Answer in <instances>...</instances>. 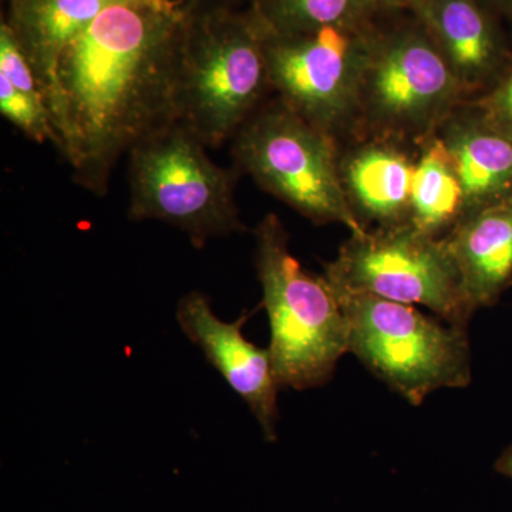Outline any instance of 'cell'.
Listing matches in <instances>:
<instances>
[{"instance_id":"cell-1","label":"cell","mask_w":512,"mask_h":512,"mask_svg":"<svg viewBox=\"0 0 512 512\" xmlns=\"http://www.w3.org/2000/svg\"><path fill=\"white\" fill-rule=\"evenodd\" d=\"M183 0H127L64 50L46 104L74 181L109 191L114 165L177 120Z\"/></svg>"},{"instance_id":"cell-2","label":"cell","mask_w":512,"mask_h":512,"mask_svg":"<svg viewBox=\"0 0 512 512\" xmlns=\"http://www.w3.org/2000/svg\"><path fill=\"white\" fill-rule=\"evenodd\" d=\"M271 90L264 30L249 9L185 10L175 90L180 123L205 146L220 147Z\"/></svg>"},{"instance_id":"cell-3","label":"cell","mask_w":512,"mask_h":512,"mask_svg":"<svg viewBox=\"0 0 512 512\" xmlns=\"http://www.w3.org/2000/svg\"><path fill=\"white\" fill-rule=\"evenodd\" d=\"M255 266L271 326V353L279 386L315 389L332 379L349 353L348 320L323 276L306 271L289 249L275 214L255 228Z\"/></svg>"},{"instance_id":"cell-4","label":"cell","mask_w":512,"mask_h":512,"mask_svg":"<svg viewBox=\"0 0 512 512\" xmlns=\"http://www.w3.org/2000/svg\"><path fill=\"white\" fill-rule=\"evenodd\" d=\"M466 101L456 74L416 13L376 10L353 133L419 143Z\"/></svg>"},{"instance_id":"cell-5","label":"cell","mask_w":512,"mask_h":512,"mask_svg":"<svg viewBox=\"0 0 512 512\" xmlns=\"http://www.w3.org/2000/svg\"><path fill=\"white\" fill-rule=\"evenodd\" d=\"M335 295L348 320L349 353L413 406L436 390L470 384L467 328L406 303L359 293Z\"/></svg>"},{"instance_id":"cell-6","label":"cell","mask_w":512,"mask_h":512,"mask_svg":"<svg viewBox=\"0 0 512 512\" xmlns=\"http://www.w3.org/2000/svg\"><path fill=\"white\" fill-rule=\"evenodd\" d=\"M180 121L167 124L130 151L131 220H157L181 229L195 248L242 232L235 202L238 174L220 167Z\"/></svg>"},{"instance_id":"cell-7","label":"cell","mask_w":512,"mask_h":512,"mask_svg":"<svg viewBox=\"0 0 512 512\" xmlns=\"http://www.w3.org/2000/svg\"><path fill=\"white\" fill-rule=\"evenodd\" d=\"M238 170L259 187L318 225H345L363 234L350 210L339 174V143L313 127L276 97L232 137Z\"/></svg>"},{"instance_id":"cell-8","label":"cell","mask_w":512,"mask_h":512,"mask_svg":"<svg viewBox=\"0 0 512 512\" xmlns=\"http://www.w3.org/2000/svg\"><path fill=\"white\" fill-rule=\"evenodd\" d=\"M323 278L333 292L426 306L460 328H467L476 312L446 239L430 237L410 224L350 235L338 258L325 265Z\"/></svg>"},{"instance_id":"cell-9","label":"cell","mask_w":512,"mask_h":512,"mask_svg":"<svg viewBox=\"0 0 512 512\" xmlns=\"http://www.w3.org/2000/svg\"><path fill=\"white\" fill-rule=\"evenodd\" d=\"M375 13L360 22L311 32L276 33L261 26L271 89L289 109L338 143L356 130Z\"/></svg>"},{"instance_id":"cell-10","label":"cell","mask_w":512,"mask_h":512,"mask_svg":"<svg viewBox=\"0 0 512 512\" xmlns=\"http://www.w3.org/2000/svg\"><path fill=\"white\" fill-rule=\"evenodd\" d=\"M248 319L249 315H242L235 322H224L201 292L188 293L177 306V322L184 335L248 404L266 439L275 440L281 386L269 349L259 348L242 333Z\"/></svg>"},{"instance_id":"cell-11","label":"cell","mask_w":512,"mask_h":512,"mask_svg":"<svg viewBox=\"0 0 512 512\" xmlns=\"http://www.w3.org/2000/svg\"><path fill=\"white\" fill-rule=\"evenodd\" d=\"M417 143L356 131L339 143V174L353 215L366 229L409 224Z\"/></svg>"},{"instance_id":"cell-12","label":"cell","mask_w":512,"mask_h":512,"mask_svg":"<svg viewBox=\"0 0 512 512\" xmlns=\"http://www.w3.org/2000/svg\"><path fill=\"white\" fill-rule=\"evenodd\" d=\"M466 93L476 99L512 62V43L500 16L478 0H423L413 10Z\"/></svg>"},{"instance_id":"cell-13","label":"cell","mask_w":512,"mask_h":512,"mask_svg":"<svg viewBox=\"0 0 512 512\" xmlns=\"http://www.w3.org/2000/svg\"><path fill=\"white\" fill-rule=\"evenodd\" d=\"M436 133L456 165L466 217L512 198V138L488 123L476 104H460Z\"/></svg>"},{"instance_id":"cell-14","label":"cell","mask_w":512,"mask_h":512,"mask_svg":"<svg viewBox=\"0 0 512 512\" xmlns=\"http://www.w3.org/2000/svg\"><path fill=\"white\" fill-rule=\"evenodd\" d=\"M446 239L474 311L512 286V198L467 215Z\"/></svg>"},{"instance_id":"cell-15","label":"cell","mask_w":512,"mask_h":512,"mask_svg":"<svg viewBox=\"0 0 512 512\" xmlns=\"http://www.w3.org/2000/svg\"><path fill=\"white\" fill-rule=\"evenodd\" d=\"M127 0H8L3 19L49 92L64 50L110 6ZM46 100V99H45Z\"/></svg>"},{"instance_id":"cell-16","label":"cell","mask_w":512,"mask_h":512,"mask_svg":"<svg viewBox=\"0 0 512 512\" xmlns=\"http://www.w3.org/2000/svg\"><path fill=\"white\" fill-rule=\"evenodd\" d=\"M466 217L463 185L436 131L417 143L409 224L430 235L444 239Z\"/></svg>"},{"instance_id":"cell-17","label":"cell","mask_w":512,"mask_h":512,"mask_svg":"<svg viewBox=\"0 0 512 512\" xmlns=\"http://www.w3.org/2000/svg\"><path fill=\"white\" fill-rule=\"evenodd\" d=\"M247 9L262 28L276 33L348 25L376 12L369 0H251Z\"/></svg>"},{"instance_id":"cell-18","label":"cell","mask_w":512,"mask_h":512,"mask_svg":"<svg viewBox=\"0 0 512 512\" xmlns=\"http://www.w3.org/2000/svg\"><path fill=\"white\" fill-rule=\"evenodd\" d=\"M0 111L9 123L36 143H57L55 127L45 97L16 89L0 76Z\"/></svg>"},{"instance_id":"cell-19","label":"cell","mask_w":512,"mask_h":512,"mask_svg":"<svg viewBox=\"0 0 512 512\" xmlns=\"http://www.w3.org/2000/svg\"><path fill=\"white\" fill-rule=\"evenodd\" d=\"M468 101L476 104L488 123L512 138V62L491 89Z\"/></svg>"},{"instance_id":"cell-20","label":"cell","mask_w":512,"mask_h":512,"mask_svg":"<svg viewBox=\"0 0 512 512\" xmlns=\"http://www.w3.org/2000/svg\"><path fill=\"white\" fill-rule=\"evenodd\" d=\"M251 0H183L187 12L210 9H247Z\"/></svg>"},{"instance_id":"cell-21","label":"cell","mask_w":512,"mask_h":512,"mask_svg":"<svg viewBox=\"0 0 512 512\" xmlns=\"http://www.w3.org/2000/svg\"><path fill=\"white\" fill-rule=\"evenodd\" d=\"M370 5L379 12H396V10H410L413 12L423 0H369Z\"/></svg>"},{"instance_id":"cell-22","label":"cell","mask_w":512,"mask_h":512,"mask_svg":"<svg viewBox=\"0 0 512 512\" xmlns=\"http://www.w3.org/2000/svg\"><path fill=\"white\" fill-rule=\"evenodd\" d=\"M478 2L483 3L485 8L500 16L504 22L512 13V0H478Z\"/></svg>"},{"instance_id":"cell-23","label":"cell","mask_w":512,"mask_h":512,"mask_svg":"<svg viewBox=\"0 0 512 512\" xmlns=\"http://www.w3.org/2000/svg\"><path fill=\"white\" fill-rule=\"evenodd\" d=\"M495 471L501 476L511 478L512 480V444L503 451L498 460L495 461Z\"/></svg>"},{"instance_id":"cell-24","label":"cell","mask_w":512,"mask_h":512,"mask_svg":"<svg viewBox=\"0 0 512 512\" xmlns=\"http://www.w3.org/2000/svg\"><path fill=\"white\" fill-rule=\"evenodd\" d=\"M505 25H507L508 35H510L511 43H512V13L508 16V19L505 20Z\"/></svg>"}]
</instances>
